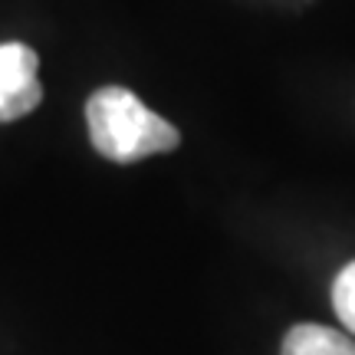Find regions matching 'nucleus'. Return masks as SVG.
I'll use <instances>...</instances> for the list:
<instances>
[{
    "label": "nucleus",
    "mask_w": 355,
    "mask_h": 355,
    "mask_svg": "<svg viewBox=\"0 0 355 355\" xmlns=\"http://www.w3.org/2000/svg\"><path fill=\"white\" fill-rule=\"evenodd\" d=\"M86 125L92 148L119 165H132L148 155L175 152L181 132L168 119L122 86H102L86 102Z\"/></svg>",
    "instance_id": "f257e3e1"
},
{
    "label": "nucleus",
    "mask_w": 355,
    "mask_h": 355,
    "mask_svg": "<svg viewBox=\"0 0 355 355\" xmlns=\"http://www.w3.org/2000/svg\"><path fill=\"white\" fill-rule=\"evenodd\" d=\"M40 56L26 43H0V122H17L43 102Z\"/></svg>",
    "instance_id": "f03ea898"
},
{
    "label": "nucleus",
    "mask_w": 355,
    "mask_h": 355,
    "mask_svg": "<svg viewBox=\"0 0 355 355\" xmlns=\"http://www.w3.org/2000/svg\"><path fill=\"white\" fill-rule=\"evenodd\" d=\"M279 355H355V343L352 336H345L339 329L303 322V326H293L286 332Z\"/></svg>",
    "instance_id": "7ed1b4c3"
},
{
    "label": "nucleus",
    "mask_w": 355,
    "mask_h": 355,
    "mask_svg": "<svg viewBox=\"0 0 355 355\" xmlns=\"http://www.w3.org/2000/svg\"><path fill=\"white\" fill-rule=\"evenodd\" d=\"M332 306H336V316L343 319V326L355 336V263H349L343 273L336 277Z\"/></svg>",
    "instance_id": "20e7f679"
}]
</instances>
